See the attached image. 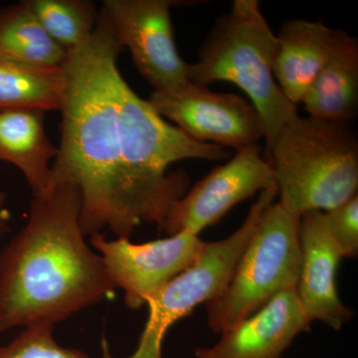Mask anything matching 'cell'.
Returning <instances> with one entry per match:
<instances>
[{
	"label": "cell",
	"instance_id": "8",
	"mask_svg": "<svg viewBox=\"0 0 358 358\" xmlns=\"http://www.w3.org/2000/svg\"><path fill=\"white\" fill-rule=\"evenodd\" d=\"M91 244L102 257L115 289L124 292L127 307L136 310L176 275L192 267L205 242L188 231L143 244L129 238L108 240L101 232L91 235Z\"/></svg>",
	"mask_w": 358,
	"mask_h": 358
},
{
	"label": "cell",
	"instance_id": "2",
	"mask_svg": "<svg viewBox=\"0 0 358 358\" xmlns=\"http://www.w3.org/2000/svg\"><path fill=\"white\" fill-rule=\"evenodd\" d=\"M81 197L53 178L33 195L28 222L0 252V334L16 327L54 326L113 296L102 257L80 224Z\"/></svg>",
	"mask_w": 358,
	"mask_h": 358
},
{
	"label": "cell",
	"instance_id": "20",
	"mask_svg": "<svg viewBox=\"0 0 358 358\" xmlns=\"http://www.w3.org/2000/svg\"><path fill=\"white\" fill-rule=\"evenodd\" d=\"M327 227L338 245L343 258L358 255V194L336 208L324 212Z\"/></svg>",
	"mask_w": 358,
	"mask_h": 358
},
{
	"label": "cell",
	"instance_id": "10",
	"mask_svg": "<svg viewBox=\"0 0 358 358\" xmlns=\"http://www.w3.org/2000/svg\"><path fill=\"white\" fill-rule=\"evenodd\" d=\"M215 167L169 209L162 230L167 234L188 231L199 235L218 223L235 205L275 185L274 171L258 145L236 150Z\"/></svg>",
	"mask_w": 358,
	"mask_h": 358
},
{
	"label": "cell",
	"instance_id": "1",
	"mask_svg": "<svg viewBox=\"0 0 358 358\" xmlns=\"http://www.w3.org/2000/svg\"><path fill=\"white\" fill-rule=\"evenodd\" d=\"M124 50L107 16L99 11L93 34L68 52L62 67L66 89L61 143L52 166L53 178L69 181L81 197L80 224L85 236L108 228L129 238L145 216L122 162L115 83Z\"/></svg>",
	"mask_w": 358,
	"mask_h": 358
},
{
	"label": "cell",
	"instance_id": "19",
	"mask_svg": "<svg viewBox=\"0 0 358 358\" xmlns=\"http://www.w3.org/2000/svg\"><path fill=\"white\" fill-rule=\"evenodd\" d=\"M53 329L51 324L26 327L10 343L0 346V358H90L80 350L59 345Z\"/></svg>",
	"mask_w": 358,
	"mask_h": 358
},
{
	"label": "cell",
	"instance_id": "3",
	"mask_svg": "<svg viewBox=\"0 0 358 358\" xmlns=\"http://www.w3.org/2000/svg\"><path fill=\"white\" fill-rule=\"evenodd\" d=\"M275 35L258 0H235L221 16L188 64L190 83L207 87L217 81L236 85L248 95L260 115L268 152L281 129L298 115L296 106L282 93L273 74Z\"/></svg>",
	"mask_w": 358,
	"mask_h": 358
},
{
	"label": "cell",
	"instance_id": "13",
	"mask_svg": "<svg viewBox=\"0 0 358 358\" xmlns=\"http://www.w3.org/2000/svg\"><path fill=\"white\" fill-rule=\"evenodd\" d=\"M333 32L320 21L292 20L275 35L273 74L282 93L296 107L326 63Z\"/></svg>",
	"mask_w": 358,
	"mask_h": 358
},
{
	"label": "cell",
	"instance_id": "5",
	"mask_svg": "<svg viewBox=\"0 0 358 358\" xmlns=\"http://www.w3.org/2000/svg\"><path fill=\"white\" fill-rule=\"evenodd\" d=\"M300 216L272 203L263 212L229 284L206 303L207 324L221 334L285 289L296 288L301 268Z\"/></svg>",
	"mask_w": 358,
	"mask_h": 358
},
{
	"label": "cell",
	"instance_id": "18",
	"mask_svg": "<svg viewBox=\"0 0 358 358\" xmlns=\"http://www.w3.org/2000/svg\"><path fill=\"white\" fill-rule=\"evenodd\" d=\"M40 24L66 52L83 45L95 30L99 13L90 0H25Z\"/></svg>",
	"mask_w": 358,
	"mask_h": 358
},
{
	"label": "cell",
	"instance_id": "12",
	"mask_svg": "<svg viewBox=\"0 0 358 358\" xmlns=\"http://www.w3.org/2000/svg\"><path fill=\"white\" fill-rule=\"evenodd\" d=\"M296 288L275 294L246 319L221 333L220 341L195 350L196 358H282L296 336L310 331Z\"/></svg>",
	"mask_w": 358,
	"mask_h": 358
},
{
	"label": "cell",
	"instance_id": "11",
	"mask_svg": "<svg viewBox=\"0 0 358 358\" xmlns=\"http://www.w3.org/2000/svg\"><path fill=\"white\" fill-rule=\"evenodd\" d=\"M301 268L296 292L310 322L339 331L355 317L341 301L336 275L343 252L327 227L324 212H306L300 221Z\"/></svg>",
	"mask_w": 358,
	"mask_h": 358
},
{
	"label": "cell",
	"instance_id": "17",
	"mask_svg": "<svg viewBox=\"0 0 358 358\" xmlns=\"http://www.w3.org/2000/svg\"><path fill=\"white\" fill-rule=\"evenodd\" d=\"M67 52L40 24L25 0L0 8V56L40 67H61Z\"/></svg>",
	"mask_w": 358,
	"mask_h": 358
},
{
	"label": "cell",
	"instance_id": "15",
	"mask_svg": "<svg viewBox=\"0 0 358 358\" xmlns=\"http://www.w3.org/2000/svg\"><path fill=\"white\" fill-rule=\"evenodd\" d=\"M45 112L32 108L0 109V160L17 167L31 187L33 195L50 189V162L58 148L45 129Z\"/></svg>",
	"mask_w": 358,
	"mask_h": 358
},
{
	"label": "cell",
	"instance_id": "14",
	"mask_svg": "<svg viewBox=\"0 0 358 358\" xmlns=\"http://www.w3.org/2000/svg\"><path fill=\"white\" fill-rule=\"evenodd\" d=\"M308 117L348 124L358 109V40L334 29L326 63L303 96Z\"/></svg>",
	"mask_w": 358,
	"mask_h": 358
},
{
	"label": "cell",
	"instance_id": "9",
	"mask_svg": "<svg viewBox=\"0 0 358 358\" xmlns=\"http://www.w3.org/2000/svg\"><path fill=\"white\" fill-rule=\"evenodd\" d=\"M148 103L192 140L236 150L257 145L265 131L251 102L192 83L173 92H152Z\"/></svg>",
	"mask_w": 358,
	"mask_h": 358
},
{
	"label": "cell",
	"instance_id": "22",
	"mask_svg": "<svg viewBox=\"0 0 358 358\" xmlns=\"http://www.w3.org/2000/svg\"><path fill=\"white\" fill-rule=\"evenodd\" d=\"M10 228H9L8 224H0V238L4 236L6 233L9 232Z\"/></svg>",
	"mask_w": 358,
	"mask_h": 358
},
{
	"label": "cell",
	"instance_id": "21",
	"mask_svg": "<svg viewBox=\"0 0 358 358\" xmlns=\"http://www.w3.org/2000/svg\"><path fill=\"white\" fill-rule=\"evenodd\" d=\"M6 195L0 190V224H8L10 220V212L6 206Z\"/></svg>",
	"mask_w": 358,
	"mask_h": 358
},
{
	"label": "cell",
	"instance_id": "16",
	"mask_svg": "<svg viewBox=\"0 0 358 358\" xmlns=\"http://www.w3.org/2000/svg\"><path fill=\"white\" fill-rule=\"evenodd\" d=\"M66 89L62 67H40L0 56V109L60 110Z\"/></svg>",
	"mask_w": 358,
	"mask_h": 358
},
{
	"label": "cell",
	"instance_id": "6",
	"mask_svg": "<svg viewBox=\"0 0 358 358\" xmlns=\"http://www.w3.org/2000/svg\"><path fill=\"white\" fill-rule=\"evenodd\" d=\"M277 195V186L259 193L244 223L233 234L219 241L205 242L196 263L148 299L147 324L136 352L127 358H162V343L169 329L200 303H207L222 294L259 219ZM102 348L103 358H114L105 338Z\"/></svg>",
	"mask_w": 358,
	"mask_h": 358
},
{
	"label": "cell",
	"instance_id": "4",
	"mask_svg": "<svg viewBox=\"0 0 358 358\" xmlns=\"http://www.w3.org/2000/svg\"><path fill=\"white\" fill-rule=\"evenodd\" d=\"M264 159L274 171L278 203L294 215L329 211L357 194L358 143L346 124L298 115Z\"/></svg>",
	"mask_w": 358,
	"mask_h": 358
},
{
	"label": "cell",
	"instance_id": "7",
	"mask_svg": "<svg viewBox=\"0 0 358 358\" xmlns=\"http://www.w3.org/2000/svg\"><path fill=\"white\" fill-rule=\"evenodd\" d=\"M171 0H105L117 41L131 52L133 62L154 92H173L189 83L188 64L174 41Z\"/></svg>",
	"mask_w": 358,
	"mask_h": 358
}]
</instances>
